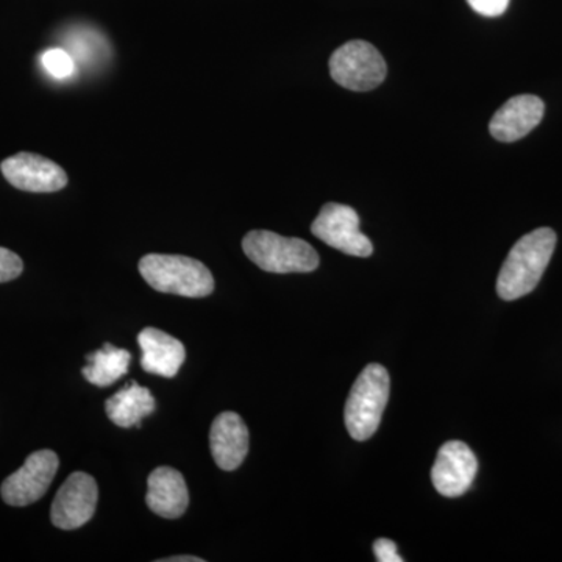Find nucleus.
<instances>
[{"label":"nucleus","instance_id":"nucleus-15","mask_svg":"<svg viewBox=\"0 0 562 562\" xmlns=\"http://www.w3.org/2000/svg\"><path fill=\"white\" fill-rule=\"evenodd\" d=\"M155 408L157 403L154 395L136 383H131L124 390L117 391L105 403L111 422L121 428L140 427L144 417L150 416Z\"/></svg>","mask_w":562,"mask_h":562},{"label":"nucleus","instance_id":"nucleus-20","mask_svg":"<svg viewBox=\"0 0 562 562\" xmlns=\"http://www.w3.org/2000/svg\"><path fill=\"white\" fill-rule=\"evenodd\" d=\"M373 553L379 562H403V558L397 552V546L391 539H376L373 542Z\"/></svg>","mask_w":562,"mask_h":562},{"label":"nucleus","instance_id":"nucleus-11","mask_svg":"<svg viewBox=\"0 0 562 562\" xmlns=\"http://www.w3.org/2000/svg\"><path fill=\"white\" fill-rule=\"evenodd\" d=\"M249 428L236 413H222L210 430V449L222 471H235L249 453Z\"/></svg>","mask_w":562,"mask_h":562},{"label":"nucleus","instance_id":"nucleus-2","mask_svg":"<svg viewBox=\"0 0 562 562\" xmlns=\"http://www.w3.org/2000/svg\"><path fill=\"white\" fill-rule=\"evenodd\" d=\"M139 272L155 291L181 297H206L214 279L203 262L183 255L150 254L140 258Z\"/></svg>","mask_w":562,"mask_h":562},{"label":"nucleus","instance_id":"nucleus-3","mask_svg":"<svg viewBox=\"0 0 562 562\" xmlns=\"http://www.w3.org/2000/svg\"><path fill=\"white\" fill-rule=\"evenodd\" d=\"M390 373L382 364H369L351 387L346 403V427L355 441H368L379 430L390 401Z\"/></svg>","mask_w":562,"mask_h":562},{"label":"nucleus","instance_id":"nucleus-6","mask_svg":"<svg viewBox=\"0 0 562 562\" xmlns=\"http://www.w3.org/2000/svg\"><path fill=\"white\" fill-rule=\"evenodd\" d=\"M313 235L351 257H371V239L360 231V216L351 206L325 203L312 225Z\"/></svg>","mask_w":562,"mask_h":562},{"label":"nucleus","instance_id":"nucleus-21","mask_svg":"<svg viewBox=\"0 0 562 562\" xmlns=\"http://www.w3.org/2000/svg\"><path fill=\"white\" fill-rule=\"evenodd\" d=\"M162 562H203V560L198 557H172L166 558Z\"/></svg>","mask_w":562,"mask_h":562},{"label":"nucleus","instance_id":"nucleus-12","mask_svg":"<svg viewBox=\"0 0 562 562\" xmlns=\"http://www.w3.org/2000/svg\"><path fill=\"white\" fill-rule=\"evenodd\" d=\"M543 111H546V105L538 95H516L503 103L501 110L492 117L491 135L502 143L519 140L541 124Z\"/></svg>","mask_w":562,"mask_h":562},{"label":"nucleus","instance_id":"nucleus-1","mask_svg":"<svg viewBox=\"0 0 562 562\" xmlns=\"http://www.w3.org/2000/svg\"><path fill=\"white\" fill-rule=\"evenodd\" d=\"M557 247L552 228H538L514 244L498 273L497 292L503 301H517L536 290Z\"/></svg>","mask_w":562,"mask_h":562},{"label":"nucleus","instance_id":"nucleus-7","mask_svg":"<svg viewBox=\"0 0 562 562\" xmlns=\"http://www.w3.org/2000/svg\"><path fill=\"white\" fill-rule=\"evenodd\" d=\"M58 465L60 460L52 450L32 453L24 465L2 483L0 494L3 502L10 506H29L38 502L54 482Z\"/></svg>","mask_w":562,"mask_h":562},{"label":"nucleus","instance_id":"nucleus-4","mask_svg":"<svg viewBox=\"0 0 562 562\" xmlns=\"http://www.w3.org/2000/svg\"><path fill=\"white\" fill-rule=\"evenodd\" d=\"M244 254L266 272L306 273L316 271L319 255L308 243L284 238L268 231L247 233L243 239Z\"/></svg>","mask_w":562,"mask_h":562},{"label":"nucleus","instance_id":"nucleus-9","mask_svg":"<svg viewBox=\"0 0 562 562\" xmlns=\"http://www.w3.org/2000/svg\"><path fill=\"white\" fill-rule=\"evenodd\" d=\"M479 472V460L468 443H443L431 469V482L443 497H460L471 490Z\"/></svg>","mask_w":562,"mask_h":562},{"label":"nucleus","instance_id":"nucleus-5","mask_svg":"<svg viewBox=\"0 0 562 562\" xmlns=\"http://www.w3.org/2000/svg\"><path fill=\"white\" fill-rule=\"evenodd\" d=\"M387 66L368 41L353 40L333 52L331 79L350 91H372L386 79Z\"/></svg>","mask_w":562,"mask_h":562},{"label":"nucleus","instance_id":"nucleus-16","mask_svg":"<svg viewBox=\"0 0 562 562\" xmlns=\"http://www.w3.org/2000/svg\"><path fill=\"white\" fill-rule=\"evenodd\" d=\"M88 366L83 368L85 379L99 387H106L116 383L128 372L131 351L117 349L113 344L106 342L103 349L92 351L87 357Z\"/></svg>","mask_w":562,"mask_h":562},{"label":"nucleus","instance_id":"nucleus-10","mask_svg":"<svg viewBox=\"0 0 562 562\" xmlns=\"http://www.w3.org/2000/svg\"><path fill=\"white\" fill-rule=\"evenodd\" d=\"M10 184L27 192H57L68 184V173L57 162L31 151H20L0 165Z\"/></svg>","mask_w":562,"mask_h":562},{"label":"nucleus","instance_id":"nucleus-14","mask_svg":"<svg viewBox=\"0 0 562 562\" xmlns=\"http://www.w3.org/2000/svg\"><path fill=\"white\" fill-rule=\"evenodd\" d=\"M147 506L158 516L165 519H179L187 512L190 494L183 475L176 469H155L147 480Z\"/></svg>","mask_w":562,"mask_h":562},{"label":"nucleus","instance_id":"nucleus-19","mask_svg":"<svg viewBox=\"0 0 562 562\" xmlns=\"http://www.w3.org/2000/svg\"><path fill=\"white\" fill-rule=\"evenodd\" d=\"M469 5L482 16H501L508 9L509 0H468Z\"/></svg>","mask_w":562,"mask_h":562},{"label":"nucleus","instance_id":"nucleus-8","mask_svg":"<svg viewBox=\"0 0 562 562\" xmlns=\"http://www.w3.org/2000/svg\"><path fill=\"white\" fill-rule=\"evenodd\" d=\"M98 483L85 472L68 476L52 503V524L61 530H76L90 522L98 506Z\"/></svg>","mask_w":562,"mask_h":562},{"label":"nucleus","instance_id":"nucleus-18","mask_svg":"<svg viewBox=\"0 0 562 562\" xmlns=\"http://www.w3.org/2000/svg\"><path fill=\"white\" fill-rule=\"evenodd\" d=\"M24 271V262L14 251L0 247V283L18 279Z\"/></svg>","mask_w":562,"mask_h":562},{"label":"nucleus","instance_id":"nucleus-13","mask_svg":"<svg viewBox=\"0 0 562 562\" xmlns=\"http://www.w3.org/2000/svg\"><path fill=\"white\" fill-rule=\"evenodd\" d=\"M138 342L143 351L140 368L144 371L165 379H173L179 373L187 358V350L179 339L149 327L139 333Z\"/></svg>","mask_w":562,"mask_h":562},{"label":"nucleus","instance_id":"nucleus-17","mask_svg":"<svg viewBox=\"0 0 562 562\" xmlns=\"http://www.w3.org/2000/svg\"><path fill=\"white\" fill-rule=\"evenodd\" d=\"M41 60H43L44 69H46L52 77H55V79H68V77L74 76V72H76L74 58L70 57L66 50L50 49L44 52Z\"/></svg>","mask_w":562,"mask_h":562}]
</instances>
